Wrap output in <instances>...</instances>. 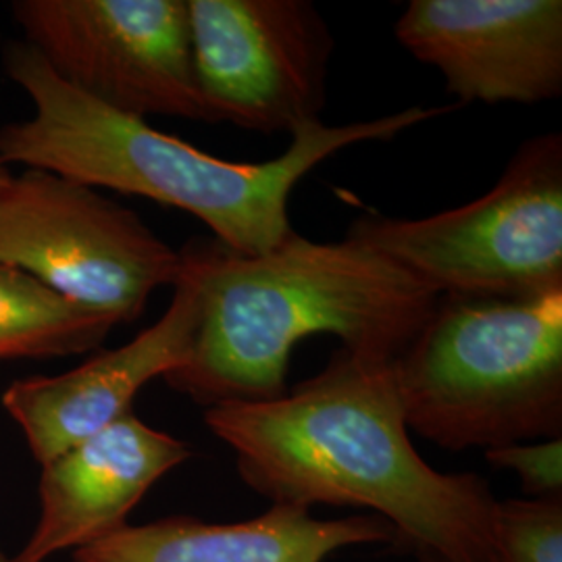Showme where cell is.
<instances>
[{
  "label": "cell",
  "mask_w": 562,
  "mask_h": 562,
  "mask_svg": "<svg viewBox=\"0 0 562 562\" xmlns=\"http://www.w3.org/2000/svg\"><path fill=\"white\" fill-rule=\"evenodd\" d=\"M490 562H562V498L498 503Z\"/></svg>",
  "instance_id": "obj_14"
},
{
  "label": "cell",
  "mask_w": 562,
  "mask_h": 562,
  "mask_svg": "<svg viewBox=\"0 0 562 562\" xmlns=\"http://www.w3.org/2000/svg\"><path fill=\"white\" fill-rule=\"evenodd\" d=\"M346 238L440 296L517 301L562 290V134L521 142L477 201L425 220L364 213Z\"/></svg>",
  "instance_id": "obj_5"
},
{
  "label": "cell",
  "mask_w": 562,
  "mask_h": 562,
  "mask_svg": "<svg viewBox=\"0 0 562 562\" xmlns=\"http://www.w3.org/2000/svg\"><path fill=\"white\" fill-rule=\"evenodd\" d=\"M0 562H13V557H7V554L0 550Z\"/></svg>",
  "instance_id": "obj_18"
},
{
  "label": "cell",
  "mask_w": 562,
  "mask_h": 562,
  "mask_svg": "<svg viewBox=\"0 0 562 562\" xmlns=\"http://www.w3.org/2000/svg\"><path fill=\"white\" fill-rule=\"evenodd\" d=\"M241 480L271 504L369 508L417 552L490 562L498 501L475 473H440L408 438L392 362L340 348L267 402L204 411Z\"/></svg>",
  "instance_id": "obj_1"
},
{
  "label": "cell",
  "mask_w": 562,
  "mask_h": 562,
  "mask_svg": "<svg viewBox=\"0 0 562 562\" xmlns=\"http://www.w3.org/2000/svg\"><path fill=\"white\" fill-rule=\"evenodd\" d=\"M192 457L188 443L127 413L42 464L41 517L13 562H46L121 531L155 483Z\"/></svg>",
  "instance_id": "obj_11"
},
{
  "label": "cell",
  "mask_w": 562,
  "mask_h": 562,
  "mask_svg": "<svg viewBox=\"0 0 562 562\" xmlns=\"http://www.w3.org/2000/svg\"><path fill=\"white\" fill-rule=\"evenodd\" d=\"M113 325L0 262V361L74 357L99 348Z\"/></svg>",
  "instance_id": "obj_13"
},
{
  "label": "cell",
  "mask_w": 562,
  "mask_h": 562,
  "mask_svg": "<svg viewBox=\"0 0 562 562\" xmlns=\"http://www.w3.org/2000/svg\"><path fill=\"white\" fill-rule=\"evenodd\" d=\"M194 76L220 123L276 134L322 121L336 38L311 0H188Z\"/></svg>",
  "instance_id": "obj_8"
},
{
  "label": "cell",
  "mask_w": 562,
  "mask_h": 562,
  "mask_svg": "<svg viewBox=\"0 0 562 562\" xmlns=\"http://www.w3.org/2000/svg\"><path fill=\"white\" fill-rule=\"evenodd\" d=\"M181 269L201 292L188 359L162 380L202 408L283 396L292 352L329 334L341 348L394 362L436 311L440 294L359 241L292 232L261 255L190 240Z\"/></svg>",
  "instance_id": "obj_2"
},
{
  "label": "cell",
  "mask_w": 562,
  "mask_h": 562,
  "mask_svg": "<svg viewBox=\"0 0 562 562\" xmlns=\"http://www.w3.org/2000/svg\"><path fill=\"white\" fill-rule=\"evenodd\" d=\"M396 540L378 515L315 519L299 506L271 504L257 519L206 522L167 517L74 552V562H325L341 548Z\"/></svg>",
  "instance_id": "obj_12"
},
{
  "label": "cell",
  "mask_w": 562,
  "mask_h": 562,
  "mask_svg": "<svg viewBox=\"0 0 562 562\" xmlns=\"http://www.w3.org/2000/svg\"><path fill=\"white\" fill-rule=\"evenodd\" d=\"M392 367L408 431L446 450L561 438L562 290L440 296Z\"/></svg>",
  "instance_id": "obj_4"
},
{
  "label": "cell",
  "mask_w": 562,
  "mask_h": 562,
  "mask_svg": "<svg viewBox=\"0 0 562 562\" xmlns=\"http://www.w3.org/2000/svg\"><path fill=\"white\" fill-rule=\"evenodd\" d=\"M0 262L113 327L180 278V250L97 188L25 169L0 188Z\"/></svg>",
  "instance_id": "obj_6"
},
{
  "label": "cell",
  "mask_w": 562,
  "mask_h": 562,
  "mask_svg": "<svg viewBox=\"0 0 562 562\" xmlns=\"http://www.w3.org/2000/svg\"><path fill=\"white\" fill-rule=\"evenodd\" d=\"M485 461L513 471L525 494L538 501L562 498V438L492 448L485 450Z\"/></svg>",
  "instance_id": "obj_15"
},
{
  "label": "cell",
  "mask_w": 562,
  "mask_h": 562,
  "mask_svg": "<svg viewBox=\"0 0 562 562\" xmlns=\"http://www.w3.org/2000/svg\"><path fill=\"white\" fill-rule=\"evenodd\" d=\"M11 178V169H9V165H4L2 159H0V188H2V183Z\"/></svg>",
  "instance_id": "obj_17"
},
{
  "label": "cell",
  "mask_w": 562,
  "mask_h": 562,
  "mask_svg": "<svg viewBox=\"0 0 562 562\" xmlns=\"http://www.w3.org/2000/svg\"><path fill=\"white\" fill-rule=\"evenodd\" d=\"M201 319V292L183 269L161 319L121 348L101 350L60 375L11 383L2 406L42 464L132 413L146 383L176 371L190 355Z\"/></svg>",
  "instance_id": "obj_10"
},
{
  "label": "cell",
  "mask_w": 562,
  "mask_h": 562,
  "mask_svg": "<svg viewBox=\"0 0 562 562\" xmlns=\"http://www.w3.org/2000/svg\"><path fill=\"white\" fill-rule=\"evenodd\" d=\"M394 32L459 106L562 94L561 0H411Z\"/></svg>",
  "instance_id": "obj_9"
},
{
  "label": "cell",
  "mask_w": 562,
  "mask_h": 562,
  "mask_svg": "<svg viewBox=\"0 0 562 562\" xmlns=\"http://www.w3.org/2000/svg\"><path fill=\"white\" fill-rule=\"evenodd\" d=\"M25 42L92 101L146 115L220 123L194 76L188 0H18Z\"/></svg>",
  "instance_id": "obj_7"
},
{
  "label": "cell",
  "mask_w": 562,
  "mask_h": 562,
  "mask_svg": "<svg viewBox=\"0 0 562 562\" xmlns=\"http://www.w3.org/2000/svg\"><path fill=\"white\" fill-rule=\"evenodd\" d=\"M419 561L422 562H452L448 561V559H442V557H438V554H431V552H419Z\"/></svg>",
  "instance_id": "obj_16"
},
{
  "label": "cell",
  "mask_w": 562,
  "mask_h": 562,
  "mask_svg": "<svg viewBox=\"0 0 562 562\" xmlns=\"http://www.w3.org/2000/svg\"><path fill=\"white\" fill-rule=\"evenodd\" d=\"M4 71L34 104L30 120L0 130V159L42 169L97 190L144 196L201 220L229 250L261 255L294 229L290 196L302 178L348 146L390 142L402 132L461 109L411 106L380 120L325 125L292 134L269 161L236 162L162 134L142 117L113 111L71 88L27 44L11 42Z\"/></svg>",
  "instance_id": "obj_3"
}]
</instances>
